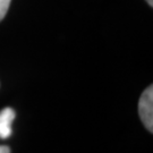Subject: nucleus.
<instances>
[{
  "label": "nucleus",
  "instance_id": "nucleus-1",
  "mask_svg": "<svg viewBox=\"0 0 153 153\" xmlns=\"http://www.w3.org/2000/svg\"><path fill=\"white\" fill-rule=\"evenodd\" d=\"M138 115L150 133L153 131V86L150 85L142 93L138 101Z\"/></svg>",
  "mask_w": 153,
  "mask_h": 153
},
{
  "label": "nucleus",
  "instance_id": "nucleus-2",
  "mask_svg": "<svg viewBox=\"0 0 153 153\" xmlns=\"http://www.w3.org/2000/svg\"><path fill=\"white\" fill-rule=\"evenodd\" d=\"M15 119V111L11 108H5L0 111V138H8L13 133L11 124Z\"/></svg>",
  "mask_w": 153,
  "mask_h": 153
},
{
  "label": "nucleus",
  "instance_id": "nucleus-3",
  "mask_svg": "<svg viewBox=\"0 0 153 153\" xmlns=\"http://www.w3.org/2000/svg\"><path fill=\"white\" fill-rule=\"evenodd\" d=\"M11 0H0V22L5 18L7 11L9 9Z\"/></svg>",
  "mask_w": 153,
  "mask_h": 153
},
{
  "label": "nucleus",
  "instance_id": "nucleus-4",
  "mask_svg": "<svg viewBox=\"0 0 153 153\" xmlns=\"http://www.w3.org/2000/svg\"><path fill=\"white\" fill-rule=\"evenodd\" d=\"M0 153H10V149L6 145H0Z\"/></svg>",
  "mask_w": 153,
  "mask_h": 153
},
{
  "label": "nucleus",
  "instance_id": "nucleus-5",
  "mask_svg": "<svg viewBox=\"0 0 153 153\" xmlns=\"http://www.w3.org/2000/svg\"><path fill=\"white\" fill-rule=\"evenodd\" d=\"M146 2H148V4L151 6V7L153 6V0H146Z\"/></svg>",
  "mask_w": 153,
  "mask_h": 153
}]
</instances>
